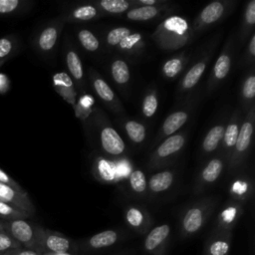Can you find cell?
<instances>
[{
  "label": "cell",
  "mask_w": 255,
  "mask_h": 255,
  "mask_svg": "<svg viewBox=\"0 0 255 255\" xmlns=\"http://www.w3.org/2000/svg\"><path fill=\"white\" fill-rule=\"evenodd\" d=\"M151 39L164 51L181 49L193 40L188 21L178 15H170L161 21L152 32Z\"/></svg>",
  "instance_id": "cell-1"
},
{
  "label": "cell",
  "mask_w": 255,
  "mask_h": 255,
  "mask_svg": "<svg viewBox=\"0 0 255 255\" xmlns=\"http://www.w3.org/2000/svg\"><path fill=\"white\" fill-rule=\"evenodd\" d=\"M216 204V197L205 196L187 205L179 218L180 238L186 239L198 234L208 222Z\"/></svg>",
  "instance_id": "cell-2"
},
{
  "label": "cell",
  "mask_w": 255,
  "mask_h": 255,
  "mask_svg": "<svg viewBox=\"0 0 255 255\" xmlns=\"http://www.w3.org/2000/svg\"><path fill=\"white\" fill-rule=\"evenodd\" d=\"M90 123L96 130L98 142L102 151L109 157L118 158L127 151V145L121 134L112 126L108 117L101 108L94 109Z\"/></svg>",
  "instance_id": "cell-3"
},
{
  "label": "cell",
  "mask_w": 255,
  "mask_h": 255,
  "mask_svg": "<svg viewBox=\"0 0 255 255\" xmlns=\"http://www.w3.org/2000/svg\"><path fill=\"white\" fill-rule=\"evenodd\" d=\"M186 131H177L162 139L151 151L146 167L149 170H160L171 165L187 141Z\"/></svg>",
  "instance_id": "cell-4"
},
{
  "label": "cell",
  "mask_w": 255,
  "mask_h": 255,
  "mask_svg": "<svg viewBox=\"0 0 255 255\" xmlns=\"http://www.w3.org/2000/svg\"><path fill=\"white\" fill-rule=\"evenodd\" d=\"M254 123H255V106L252 107L243 116L237 140L235 142L230 158L226 165V169L229 173L239 169L249 154V151L252 146Z\"/></svg>",
  "instance_id": "cell-5"
},
{
  "label": "cell",
  "mask_w": 255,
  "mask_h": 255,
  "mask_svg": "<svg viewBox=\"0 0 255 255\" xmlns=\"http://www.w3.org/2000/svg\"><path fill=\"white\" fill-rule=\"evenodd\" d=\"M237 0H215L205 5L191 24V34L194 39L206 29L218 24L236 7Z\"/></svg>",
  "instance_id": "cell-6"
},
{
  "label": "cell",
  "mask_w": 255,
  "mask_h": 255,
  "mask_svg": "<svg viewBox=\"0 0 255 255\" xmlns=\"http://www.w3.org/2000/svg\"><path fill=\"white\" fill-rule=\"evenodd\" d=\"M219 40H220V34L218 33L207 44L206 48L200 54L198 59L193 63V65L183 73L177 85V89H176L177 97H181L182 95L192 91L196 87V85L199 83V81L201 80L203 74L205 73L209 65V62L214 52L216 51Z\"/></svg>",
  "instance_id": "cell-7"
},
{
  "label": "cell",
  "mask_w": 255,
  "mask_h": 255,
  "mask_svg": "<svg viewBox=\"0 0 255 255\" xmlns=\"http://www.w3.org/2000/svg\"><path fill=\"white\" fill-rule=\"evenodd\" d=\"M235 34L232 33L229 35L227 40L225 41L212 69L207 81L206 92L207 94H211L214 92L227 78L230 73L234 50H235Z\"/></svg>",
  "instance_id": "cell-8"
},
{
  "label": "cell",
  "mask_w": 255,
  "mask_h": 255,
  "mask_svg": "<svg viewBox=\"0 0 255 255\" xmlns=\"http://www.w3.org/2000/svg\"><path fill=\"white\" fill-rule=\"evenodd\" d=\"M125 236V232L119 228H110L100 231L80 241H77L79 254L90 255L108 250L120 243Z\"/></svg>",
  "instance_id": "cell-9"
},
{
  "label": "cell",
  "mask_w": 255,
  "mask_h": 255,
  "mask_svg": "<svg viewBox=\"0 0 255 255\" xmlns=\"http://www.w3.org/2000/svg\"><path fill=\"white\" fill-rule=\"evenodd\" d=\"M65 24L60 16L48 21L38 30L33 39V46L39 55L49 57L53 54Z\"/></svg>",
  "instance_id": "cell-10"
},
{
  "label": "cell",
  "mask_w": 255,
  "mask_h": 255,
  "mask_svg": "<svg viewBox=\"0 0 255 255\" xmlns=\"http://www.w3.org/2000/svg\"><path fill=\"white\" fill-rule=\"evenodd\" d=\"M38 245L42 252L79 254L78 243L65 234L38 225Z\"/></svg>",
  "instance_id": "cell-11"
},
{
  "label": "cell",
  "mask_w": 255,
  "mask_h": 255,
  "mask_svg": "<svg viewBox=\"0 0 255 255\" xmlns=\"http://www.w3.org/2000/svg\"><path fill=\"white\" fill-rule=\"evenodd\" d=\"M226 160L221 153L216 151V154L212 155L200 167L194 180L192 193L199 195L205 192L210 186L214 185L226 169Z\"/></svg>",
  "instance_id": "cell-12"
},
{
  "label": "cell",
  "mask_w": 255,
  "mask_h": 255,
  "mask_svg": "<svg viewBox=\"0 0 255 255\" xmlns=\"http://www.w3.org/2000/svg\"><path fill=\"white\" fill-rule=\"evenodd\" d=\"M89 80L94 92L101 102L117 117H120L121 119L125 118L126 110L115 91L101 74L92 67L89 69Z\"/></svg>",
  "instance_id": "cell-13"
},
{
  "label": "cell",
  "mask_w": 255,
  "mask_h": 255,
  "mask_svg": "<svg viewBox=\"0 0 255 255\" xmlns=\"http://www.w3.org/2000/svg\"><path fill=\"white\" fill-rule=\"evenodd\" d=\"M194 101L191 100L184 106L172 111L162 122L154 139L151 141V146L157 145L165 137L176 133L190 119L193 111Z\"/></svg>",
  "instance_id": "cell-14"
},
{
  "label": "cell",
  "mask_w": 255,
  "mask_h": 255,
  "mask_svg": "<svg viewBox=\"0 0 255 255\" xmlns=\"http://www.w3.org/2000/svg\"><path fill=\"white\" fill-rule=\"evenodd\" d=\"M37 227V224H34L27 219L4 221L5 231L11 235L22 247L40 250L38 245Z\"/></svg>",
  "instance_id": "cell-15"
},
{
  "label": "cell",
  "mask_w": 255,
  "mask_h": 255,
  "mask_svg": "<svg viewBox=\"0 0 255 255\" xmlns=\"http://www.w3.org/2000/svg\"><path fill=\"white\" fill-rule=\"evenodd\" d=\"M170 234L171 228L168 223H161L152 227L144 235L143 251L148 255H166Z\"/></svg>",
  "instance_id": "cell-16"
},
{
  "label": "cell",
  "mask_w": 255,
  "mask_h": 255,
  "mask_svg": "<svg viewBox=\"0 0 255 255\" xmlns=\"http://www.w3.org/2000/svg\"><path fill=\"white\" fill-rule=\"evenodd\" d=\"M243 112L240 107H236L233 112L231 113L229 119L226 121L223 138L220 144L218 152L221 153V155L226 160V163L228 162L231 152L233 150V147L235 145V142L237 140L240 127L243 120ZM227 165V164H226Z\"/></svg>",
  "instance_id": "cell-17"
},
{
  "label": "cell",
  "mask_w": 255,
  "mask_h": 255,
  "mask_svg": "<svg viewBox=\"0 0 255 255\" xmlns=\"http://www.w3.org/2000/svg\"><path fill=\"white\" fill-rule=\"evenodd\" d=\"M124 219L127 226L139 235H145L153 224L149 211L139 204H128L124 209Z\"/></svg>",
  "instance_id": "cell-18"
},
{
  "label": "cell",
  "mask_w": 255,
  "mask_h": 255,
  "mask_svg": "<svg viewBox=\"0 0 255 255\" xmlns=\"http://www.w3.org/2000/svg\"><path fill=\"white\" fill-rule=\"evenodd\" d=\"M64 58L68 75L75 83L77 91L80 93H86V79L83 63L75 49V46L69 40L66 41L64 47Z\"/></svg>",
  "instance_id": "cell-19"
},
{
  "label": "cell",
  "mask_w": 255,
  "mask_h": 255,
  "mask_svg": "<svg viewBox=\"0 0 255 255\" xmlns=\"http://www.w3.org/2000/svg\"><path fill=\"white\" fill-rule=\"evenodd\" d=\"M243 211V204L231 198L228 199L217 215L216 225L214 229L232 232L237 223L239 222Z\"/></svg>",
  "instance_id": "cell-20"
},
{
  "label": "cell",
  "mask_w": 255,
  "mask_h": 255,
  "mask_svg": "<svg viewBox=\"0 0 255 255\" xmlns=\"http://www.w3.org/2000/svg\"><path fill=\"white\" fill-rule=\"evenodd\" d=\"M0 201L8 203L30 215L36 212V208L26 190L20 191L3 183H0Z\"/></svg>",
  "instance_id": "cell-21"
},
{
  "label": "cell",
  "mask_w": 255,
  "mask_h": 255,
  "mask_svg": "<svg viewBox=\"0 0 255 255\" xmlns=\"http://www.w3.org/2000/svg\"><path fill=\"white\" fill-rule=\"evenodd\" d=\"M93 174L95 178L105 184H115L120 181V171L115 160L106 156H97L94 159Z\"/></svg>",
  "instance_id": "cell-22"
},
{
  "label": "cell",
  "mask_w": 255,
  "mask_h": 255,
  "mask_svg": "<svg viewBox=\"0 0 255 255\" xmlns=\"http://www.w3.org/2000/svg\"><path fill=\"white\" fill-rule=\"evenodd\" d=\"M232 232L213 229L204 243V255H229Z\"/></svg>",
  "instance_id": "cell-23"
},
{
  "label": "cell",
  "mask_w": 255,
  "mask_h": 255,
  "mask_svg": "<svg viewBox=\"0 0 255 255\" xmlns=\"http://www.w3.org/2000/svg\"><path fill=\"white\" fill-rule=\"evenodd\" d=\"M174 10L171 4L165 6L151 7V6H136L131 7L128 12L124 14L125 18L133 22H147L157 18L162 15L170 14Z\"/></svg>",
  "instance_id": "cell-24"
},
{
  "label": "cell",
  "mask_w": 255,
  "mask_h": 255,
  "mask_svg": "<svg viewBox=\"0 0 255 255\" xmlns=\"http://www.w3.org/2000/svg\"><path fill=\"white\" fill-rule=\"evenodd\" d=\"M52 83L56 93L74 108L78 98V91L68 73L64 71L55 73L52 77Z\"/></svg>",
  "instance_id": "cell-25"
},
{
  "label": "cell",
  "mask_w": 255,
  "mask_h": 255,
  "mask_svg": "<svg viewBox=\"0 0 255 255\" xmlns=\"http://www.w3.org/2000/svg\"><path fill=\"white\" fill-rule=\"evenodd\" d=\"M226 118H223L216 124H214L205 133L200 144V153L203 156L210 155L216 152L221 144L224 128L226 125Z\"/></svg>",
  "instance_id": "cell-26"
},
{
  "label": "cell",
  "mask_w": 255,
  "mask_h": 255,
  "mask_svg": "<svg viewBox=\"0 0 255 255\" xmlns=\"http://www.w3.org/2000/svg\"><path fill=\"white\" fill-rule=\"evenodd\" d=\"M176 172L173 169H160L147 179V194L158 195L169 190L175 183Z\"/></svg>",
  "instance_id": "cell-27"
},
{
  "label": "cell",
  "mask_w": 255,
  "mask_h": 255,
  "mask_svg": "<svg viewBox=\"0 0 255 255\" xmlns=\"http://www.w3.org/2000/svg\"><path fill=\"white\" fill-rule=\"evenodd\" d=\"M61 17L64 19L66 23H81L97 20L99 18H102L103 15L98 10V8L93 4V2H87L72 7L65 14L61 15Z\"/></svg>",
  "instance_id": "cell-28"
},
{
  "label": "cell",
  "mask_w": 255,
  "mask_h": 255,
  "mask_svg": "<svg viewBox=\"0 0 255 255\" xmlns=\"http://www.w3.org/2000/svg\"><path fill=\"white\" fill-rule=\"evenodd\" d=\"M109 70L116 86L123 93H126L130 83V69L128 63L121 57H115L109 64Z\"/></svg>",
  "instance_id": "cell-29"
},
{
  "label": "cell",
  "mask_w": 255,
  "mask_h": 255,
  "mask_svg": "<svg viewBox=\"0 0 255 255\" xmlns=\"http://www.w3.org/2000/svg\"><path fill=\"white\" fill-rule=\"evenodd\" d=\"M255 98V68L254 65L250 66L245 74L240 88V108L243 114L247 113L254 107Z\"/></svg>",
  "instance_id": "cell-30"
},
{
  "label": "cell",
  "mask_w": 255,
  "mask_h": 255,
  "mask_svg": "<svg viewBox=\"0 0 255 255\" xmlns=\"http://www.w3.org/2000/svg\"><path fill=\"white\" fill-rule=\"evenodd\" d=\"M145 48V39L140 32L131 30L129 34L124 37L114 48L118 52L128 56H137Z\"/></svg>",
  "instance_id": "cell-31"
},
{
  "label": "cell",
  "mask_w": 255,
  "mask_h": 255,
  "mask_svg": "<svg viewBox=\"0 0 255 255\" xmlns=\"http://www.w3.org/2000/svg\"><path fill=\"white\" fill-rule=\"evenodd\" d=\"M190 56L185 52L176 54L167 60H165L161 66V74L167 80L176 79L179 75L184 72Z\"/></svg>",
  "instance_id": "cell-32"
},
{
  "label": "cell",
  "mask_w": 255,
  "mask_h": 255,
  "mask_svg": "<svg viewBox=\"0 0 255 255\" xmlns=\"http://www.w3.org/2000/svg\"><path fill=\"white\" fill-rule=\"evenodd\" d=\"M252 181L245 176H239L233 179L229 184V194L231 196V199L241 204L246 203L252 196Z\"/></svg>",
  "instance_id": "cell-33"
},
{
  "label": "cell",
  "mask_w": 255,
  "mask_h": 255,
  "mask_svg": "<svg viewBox=\"0 0 255 255\" xmlns=\"http://www.w3.org/2000/svg\"><path fill=\"white\" fill-rule=\"evenodd\" d=\"M254 25H255V0H249L245 4L241 26L238 33V42L240 44V47L246 44L251 33L254 32L253 31Z\"/></svg>",
  "instance_id": "cell-34"
},
{
  "label": "cell",
  "mask_w": 255,
  "mask_h": 255,
  "mask_svg": "<svg viewBox=\"0 0 255 255\" xmlns=\"http://www.w3.org/2000/svg\"><path fill=\"white\" fill-rule=\"evenodd\" d=\"M122 128L128 139L134 144H141L147 136L146 126L134 119L122 118Z\"/></svg>",
  "instance_id": "cell-35"
},
{
  "label": "cell",
  "mask_w": 255,
  "mask_h": 255,
  "mask_svg": "<svg viewBox=\"0 0 255 255\" xmlns=\"http://www.w3.org/2000/svg\"><path fill=\"white\" fill-rule=\"evenodd\" d=\"M93 4L98 8L103 17L120 16L132 7L130 0H100L93 1Z\"/></svg>",
  "instance_id": "cell-36"
},
{
  "label": "cell",
  "mask_w": 255,
  "mask_h": 255,
  "mask_svg": "<svg viewBox=\"0 0 255 255\" xmlns=\"http://www.w3.org/2000/svg\"><path fill=\"white\" fill-rule=\"evenodd\" d=\"M34 2L31 0H0V17H15L28 13Z\"/></svg>",
  "instance_id": "cell-37"
},
{
  "label": "cell",
  "mask_w": 255,
  "mask_h": 255,
  "mask_svg": "<svg viewBox=\"0 0 255 255\" xmlns=\"http://www.w3.org/2000/svg\"><path fill=\"white\" fill-rule=\"evenodd\" d=\"M158 104H159V98H158L157 89L155 86H150L145 91L141 99V104H140L141 115L147 120L153 119L157 113Z\"/></svg>",
  "instance_id": "cell-38"
},
{
  "label": "cell",
  "mask_w": 255,
  "mask_h": 255,
  "mask_svg": "<svg viewBox=\"0 0 255 255\" xmlns=\"http://www.w3.org/2000/svg\"><path fill=\"white\" fill-rule=\"evenodd\" d=\"M21 48V40L16 34L6 35L0 38V67L13 58Z\"/></svg>",
  "instance_id": "cell-39"
},
{
  "label": "cell",
  "mask_w": 255,
  "mask_h": 255,
  "mask_svg": "<svg viewBox=\"0 0 255 255\" xmlns=\"http://www.w3.org/2000/svg\"><path fill=\"white\" fill-rule=\"evenodd\" d=\"M128 185L131 192L137 197H146L147 178L145 173L139 168H133L128 173Z\"/></svg>",
  "instance_id": "cell-40"
},
{
  "label": "cell",
  "mask_w": 255,
  "mask_h": 255,
  "mask_svg": "<svg viewBox=\"0 0 255 255\" xmlns=\"http://www.w3.org/2000/svg\"><path fill=\"white\" fill-rule=\"evenodd\" d=\"M80 97L77 98V102L75 107L73 108L76 117L81 120L82 122L91 119L94 109L96 108L95 99L86 93H81Z\"/></svg>",
  "instance_id": "cell-41"
},
{
  "label": "cell",
  "mask_w": 255,
  "mask_h": 255,
  "mask_svg": "<svg viewBox=\"0 0 255 255\" xmlns=\"http://www.w3.org/2000/svg\"><path fill=\"white\" fill-rule=\"evenodd\" d=\"M77 39L81 46L89 53H97L101 50L99 37L88 28H79L76 32Z\"/></svg>",
  "instance_id": "cell-42"
},
{
  "label": "cell",
  "mask_w": 255,
  "mask_h": 255,
  "mask_svg": "<svg viewBox=\"0 0 255 255\" xmlns=\"http://www.w3.org/2000/svg\"><path fill=\"white\" fill-rule=\"evenodd\" d=\"M32 215L23 210H20L8 203L0 201V219L3 221L15 219H28Z\"/></svg>",
  "instance_id": "cell-43"
},
{
  "label": "cell",
  "mask_w": 255,
  "mask_h": 255,
  "mask_svg": "<svg viewBox=\"0 0 255 255\" xmlns=\"http://www.w3.org/2000/svg\"><path fill=\"white\" fill-rule=\"evenodd\" d=\"M131 32V29L128 27H124V26H120V27H115L110 29L107 34H106V45L110 48V49H114L119 42L126 37L128 34H129Z\"/></svg>",
  "instance_id": "cell-44"
},
{
  "label": "cell",
  "mask_w": 255,
  "mask_h": 255,
  "mask_svg": "<svg viewBox=\"0 0 255 255\" xmlns=\"http://www.w3.org/2000/svg\"><path fill=\"white\" fill-rule=\"evenodd\" d=\"M246 48L242 57V64L244 66H252L254 65L255 59V33L252 32L248 41L246 42Z\"/></svg>",
  "instance_id": "cell-45"
},
{
  "label": "cell",
  "mask_w": 255,
  "mask_h": 255,
  "mask_svg": "<svg viewBox=\"0 0 255 255\" xmlns=\"http://www.w3.org/2000/svg\"><path fill=\"white\" fill-rule=\"evenodd\" d=\"M20 247L22 246L11 235H9L6 231H0V254Z\"/></svg>",
  "instance_id": "cell-46"
},
{
  "label": "cell",
  "mask_w": 255,
  "mask_h": 255,
  "mask_svg": "<svg viewBox=\"0 0 255 255\" xmlns=\"http://www.w3.org/2000/svg\"><path fill=\"white\" fill-rule=\"evenodd\" d=\"M0 183H3V184H6L14 189H17V190H24L23 187L14 179L12 178L8 173H6L1 167H0Z\"/></svg>",
  "instance_id": "cell-47"
},
{
  "label": "cell",
  "mask_w": 255,
  "mask_h": 255,
  "mask_svg": "<svg viewBox=\"0 0 255 255\" xmlns=\"http://www.w3.org/2000/svg\"><path fill=\"white\" fill-rule=\"evenodd\" d=\"M132 7L136 6H151V7H158V6H165L169 5L170 2L167 0H130Z\"/></svg>",
  "instance_id": "cell-48"
},
{
  "label": "cell",
  "mask_w": 255,
  "mask_h": 255,
  "mask_svg": "<svg viewBox=\"0 0 255 255\" xmlns=\"http://www.w3.org/2000/svg\"><path fill=\"white\" fill-rule=\"evenodd\" d=\"M43 252H41L40 250L37 249H30V248H24V247H20L17 249H13L10 250L6 253L0 254V255H42Z\"/></svg>",
  "instance_id": "cell-49"
},
{
  "label": "cell",
  "mask_w": 255,
  "mask_h": 255,
  "mask_svg": "<svg viewBox=\"0 0 255 255\" xmlns=\"http://www.w3.org/2000/svg\"><path fill=\"white\" fill-rule=\"evenodd\" d=\"M42 255H74L72 253H51V252H43Z\"/></svg>",
  "instance_id": "cell-50"
},
{
  "label": "cell",
  "mask_w": 255,
  "mask_h": 255,
  "mask_svg": "<svg viewBox=\"0 0 255 255\" xmlns=\"http://www.w3.org/2000/svg\"><path fill=\"white\" fill-rule=\"evenodd\" d=\"M0 231H5V228H4V221L0 219Z\"/></svg>",
  "instance_id": "cell-51"
},
{
  "label": "cell",
  "mask_w": 255,
  "mask_h": 255,
  "mask_svg": "<svg viewBox=\"0 0 255 255\" xmlns=\"http://www.w3.org/2000/svg\"><path fill=\"white\" fill-rule=\"evenodd\" d=\"M117 255H128V253L125 252V253H121V254H117Z\"/></svg>",
  "instance_id": "cell-52"
}]
</instances>
